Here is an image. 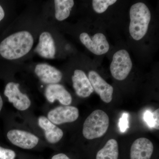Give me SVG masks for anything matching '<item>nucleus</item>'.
<instances>
[{
    "label": "nucleus",
    "mask_w": 159,
    "mask_h": 159,
    "mask_svg": "<svg viewBox=\"0 0 159 159\" xmlns=\"http://www.w3.org/2000/svg\"><path fill=\"white\" fill-rule=\"evenodd\" d=\"M144 120L147 123L148 126L150 127L153 128V116H152V112L149 111H146L144 113Z\"/></svg>",
    "instance_id": "21"
},
{
    "label": "nucleus",
    "mask_w": 159,
    "mask_h": 159,
    "mask_svg": "<svg viewBox=\"0 0 159 159\" xmlns=\"http://www.w3.org/2000/svg\"><path fill=\"white\" fill-rule=\"evenodd\" d=\"M34 51L44 58L53 59L56 53L54 40L49 32H44L39 36V42Z\"/></svg>",
    "instance_id": "14"
},
{
    "label": "nucleus",
    "mask_w": 159,
    "mask_h": 159,
    "mask_svg": "<svg viewBox=\"0 0 159 159\" xmlns=\"http://www.w3.org/2000/svg\"><path fill=\"white\" fill-rule=\"evenodd\" d=\"M51 159H70L66 154L63 153H59L55 155L52 157Z\"/></svg>",
    "instance_id": "23"
},
{
    "label": "nucleus",
    "mask_w": 159,
    "mask_h": 159,
    "mask_svg": "<svg viewBox=\"0 0 159 159\" xmlns=\"http://www.w3.org/2000/svg\"><path fill=\"white\" fill-rule=\"evenodd\" d=\"M34 43L29 31H19L9 35L0 43V54L5 59H17L31 51Z\"/></svg>",
    "instance_id": "1"
},
{
    "label": "nucleus",
    "mask_w": 159,
    "mask_h": 159,
    "mask_svg": "<svg viewBox=\"0 0 159 159\" xmlns=\"http://www.w3.org/2000/svg\"><path fill=\"white\" fill-rule=\"evenodd\" d=\"M72 78L73 87L77 96L83 98H86L89 97L93 92V89L88 77L82 70H75Z\"/></svg>",
    "instance_id": "12"
},
{
    "label": "nucleus",
    "mask_w": 159,
    "mask_h": 159,
    "mask_svg": "<svg viewBox=\"0 0 159 159\" xmlns=\"http://www.w3.org/2000/svg\"><path fill=\"white\" fill-rule=\"evenodd\" d=\"M45 96L49 102H54L57 100L65 106L70 105L72 101L70 94L63 86L58 84H49L46 89Z\"/></svg>",
    "instance_id": "13"
},
{
    "label": "nucleus",
    "mask_w": 159,
    "mask_h": 159,
    "mask_svg": "<svg viewBox=\"0 0 159 159\" xmlns=\"http://www.w3.org/2000/svg\"><path fill=\"white\" fill-rule=\"evenodd\" d=\"M7 138L13 145L24 149H30L37 145L39 139L31 133L12 129L7 133Z\"/></svg>",
    "instance_id": "8"
},
{
    "label": "nucleus",
    "mask_w": 159,
    "mask_h": 159,
    "mask_svg": "<svg viewBox=\"0 0 159 159\" xmlns=\"http://www.w3.org/2000/svg\"><path fill=\"white\" fill-rule=\"evenodd\" d=\"M129 115L126 112L122 114V116L119 120V126L120 131L122 133H124L126 131L127 129L129 128V126L128 118Z\"/></svg>",
    "instance_id": "19"
},
{
    "label": "nucleus",
    "mask_w": 159,
    "mask_h": 159,
    "mask_svg": "<svg viewBox=\"0 0 159 159\" xmlns=\"http://www.w3.org/2000/svg\"><path fill=\"white\" fill-rule=\"evenodd\" d=\"M5 17V11L2 7L0 5V21Z\"/></svg>",
    "instance_id": "24"
},
{
    "label": "nucleus",
    "mask_w": 159,
    "mask_h": 159,
    "mask_svg": "<svg viewBox=\"0 0 159 159\" xmlns=\"http://www.w3.org/2000/svg\"><path fill=\"white\" fill-rule=\"evenodd\" d=\"M38 124L44 131L46 139L49 143L54 144L62 139L63 136L62 130L48 118L45 116L40 117L38 119Z\"/></svg>",
    "instance_id": "15"
},
{
    "label": "nucleus",
    "mask_w": 159,
    "mask_h": 159,
    "mask_svg": "<svg viewBox=\"0 0 159 159\" xmlns=\"http://www.w3.org/2000/svg\"><path fill=\"white\" fill-rule=\"evenodd\" d=\"M132 68V62L129 54L125 50L118 51L114 54L111 64L110 71L113 77L119 80L127 77Z\"/></svg>",
    "instance_id": "4"
},
{
    "label": "nucleus",
    "mask_w": 159,
    "mask_h": 159,
    "mask_svg": "<svg viewBox=\"0 0 159 159\" xmlns=\"http://www.w3.org/2000/svg\"><path fill=\"white\" fill-rule=\"evenodd\" d=\"M109 119L103 111H93L84 121L83 134L85 139L92 140L102 136L107 131Z\"/></svg>",
    "instance_id": "3"
},
{
    "label": "nucleus",
    "mask_w": 159,
    "mask_h": 159,
    "mask_svg": "<svg viewBox=\"0 0 159 159\" xmlns=\"http://www.w3.org/2000/svg\"><path fill=\"white\" fill-rule=\"evenodd\" d=\"M153 145L149 139L139 138L133 143L130 148L131 159H150Z\"/></svg>",
    "instance_id": "11"
},
{
    "label": "nucleus",
    "mask_w": 159,
    "mask_h": 159,
    "mask_svg": "<svg viewBox=\"0 0 159 159\" xmlns=\"http://www.w3.org/2000/svg\"><path fill=\"white\" fill-rule=\"evenodd\" d=\"M116 2V0H93V8L97 13H103L109 6L113 5Z\"/></svg>",
    "instance_id": "18"
},
{
    "label": "nucleus",
    "mask_w": 159,
    "mask_h": 159,
    "mask_svg": "<svg viewBox=\"0 0 159 159\" xmlns=\"http://www.w3.org/2000/svg\"><path fill=\"white\" fill-rule=\"evenodd\" d=\"M34 72L43 82L48 84L58 83L62 79V73L53 66L48 64H38L35 66Z\"/></svg>",
    "instance_id": "10"
},
{
    "label": "nucleus",
    "mask_w": 159,
    "mask_h": 159,
    "mask_svg": "<svg viewBox=\"0 0 159 159\" xmlns=\"http://www.w3.org/2000/svg\"><path fill=\"white\" fill-rule=\"evenodd\" d=\"M16 156L14 151L0 146V159H14Z\"/></svg>",
    "instance_id": "20"
},
{
    "label": "nucleus",
    "mask_w": 159,
    "mask_h": 159,
    "mask_svg": "<svg viewBox=\"0 0 159 159\" xmlns=\"http://www.w3.org/2000/svg\"><path fill=\"white\" fill-rule=\"evenodd\" d=\"M55 18L58 21L66 20L70 16L71 9L74 6L73 0H55Z\"/></svg>",
    "instance_id": "17"
},
{
    "label": "nucleus",
    "mask_w": 159,
    "mask_h": 159,
    "mask_svg": "<svg viewBox=\"0 0 159 159\" xmlns=\"http://www.w3.org/2000/svg\"><path fill=\"white\" fill-rule=\"evenodd\" d=\"M129 15V33L134 39L139 40L145 36L148 30L151 17L150 11L144 3L138 2L131 7Z\"/></svg>",
    "instance_id": "2"
},
{
    "label": "nucleus",
    "mask_w": 159,
    "mask_h": 159,
    "mask_svg": "<svg viewBox=\"0 0 159 159\" xmlns=\"http://www.w3.org/2000/svg\"><path fill=\"white\" fill-rule=\"evenodd\" d=\"M88 78L94 91L99 95L102 101L106 103L111 102L114 91L113 87L95 71L89 72Z\"/></svg>",
    "instance_id": "9"
},
{
    "label": "nucleus",
    "mask_w": 159,
    "mask_h": 159,
    "mask_svg": "<svg viewBox=\"0 0 159 159\" xmlns=\"http://www.w3.org/2000/svg\"><path fill=\"white\" fill-rule=\"evenodd\" d=\"M19 84L14 82L7 84L4 91V94L8 98L9 102L13 103L16 108L20 111L28 109L31 102L29 97L20 90Z\"/></svg>",
    "instance_id": "7"
},
{
    "label": "nucleus",
    "mask_w": 159,
    "mask_h": 159,
    "mask_svg": "<svg viewBox=\"0 0 159 159\" xmlns=\"http://www.w3.org/2000/svg\"><path fill=\"white\" fill-rule=\"evenodd\" d=\"M153 116V128L155 129H159V109L156 110L152 112Z\"/></svg>",
    "instance_id": "22"
},
{
    "label": "nucleus",
    "mask_w": 159,
    "mask_h": 159,
    "mask_svg": "<svg viewBox=\"0 0 159 159\" xmlns=\"http://www.w3.org/2000/svg\"><path fill=\"white\" fill-rule=\"evenodd\" d=\"M119 147L118 142L114 139H110L105 146L98 151L96 159H118Z\"/></svg>",
    "instance_id": "16"
},
{
    "label": "nucleus",
    "mask_w": 159,
    "mask_h": 159,
    "mask_svg": "<svg viewBox=\"0 0 159 159\" xmlns=\"http://www.w3.org/2000/svg\"><path fill=\"white\" fill-rule=\"evenodd\" d=\"M80 39L87 48L96 55L106 54L109 50V44L102 33H97L91 38L87 33H82L80 36Z\"/></svg>",
    "instance_id": "6"
},
{
    "label": "nucleus",
    "mask_w": 159,
    "mask_h": 159,
    "mask_svg": "<svg viewBox=\"0 0 159 159\" xmlns=\"http://www.w3.org/2000/svg\"><path fill=\"white\" fill-rule=\"evenodd\" d=\"M79 116L77 107L70 106H60L51 110L48 113V119L56 125L76 121Z\"/></svg>",
    "instance_id": "5"
},
{
    "label": "nucleus",
    "mask_w": 159,
    "mask_h": 159,
    "mask_svg": "<svg viewBox=\"0 0 159 159\" xmlns=\"http://www.w3.org/2000/svg\"><path fill=\"white\" fill-rule=\"evenodd\" d=\"M3 104L2 99V97H1V95H0V112L2 110V108Z\"/></svg>",
    "instance_id": "25"
}]
</instances>
